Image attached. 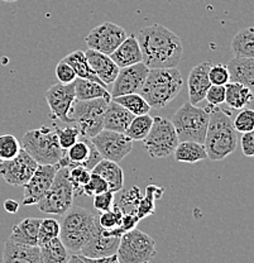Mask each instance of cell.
<instances>
[{"instance_id":"obj_55","label":"cell","mask_w":254,"mask_h":263,"mask_svg":"<svg viewBox=\"0 0 254 263\" xmlns=\"http://www.w3.org/2000/svg\"><path fill=\"white\" fill-rule=\"evenodd\" d=\"M144 263H149V262H144Z\"/></svg>"},{"instance_id":"obj_51","label":"cell","mask_w":254,"mask_h":263,"mask_svg":"<svg viewBox=\"0 0 254 263\" xmlns=\"http://www.w3.org/2000/svg\"><path fill=\"white\" fill-rule=\"evenodd\" d=\"M146 191L151 194L155 200H160L161 197L163 196V193H165V187H162V186H157V185H148L146 187Z\"/></svg>"},{"instance_id":"obj_47","label":"cell","mask_w":254,"mask_h":263,"mask_svg":"<svg viewBox=\"0 0 254 263\" xmlns=\"http://www.w3.org/2000/svg\"><path fill=\"white\" fill-rule=\"evenodd\" d=\"M205 99L211 106H220L225 103V86L223 85H211L206 91Z\"/></svg>"},{"instance_id":"obj_42","label":"cell","mask_w":254,"mask_h":263,"mask_svg":"<svg viewBox=\"0 0 254 263\" xmlns=\"http://www.w3.org/2000/svg\"><path fill=\"white\" fill-rule=\"evenodd\" d=\"M106 191H110L109 183L106 182L102 176H99V175L96 174H92L91 172V176H90L89 182H87L83 189L84 195L95 196L97 195V194L106 193Z\"/></svg>"},{"instance_id":"obj_45","label":"cell","mask_w":254,"mask_h":263,"mask_svg":"<svg viewBox=\"0 0 254 263\" xmlns=\"http://www.w3.org/2000/svg\"><path fill=\"white\" fill-rule=\"evenodd\" d=\"M155 201L157 200L153 197L149 193H144V195L142 196L141 201H139L138 208H136V215L138 218L144 219L147 216H151L155 213Z\"/></svg>"},{"instance_id":"obj_32","label":"cell","mask_w":254,"mask_h":263,"mask_svg":"<svg viewBox=\"0 0 254 263\" xmlns=\"http://www.w3.org/2000/svg\"><path fill=\"white\" fill-rule=\"evenodd\" d=\"M40 249L43 263H68L71 257L70 251L65 247L60 237L43 243L40 246Z\"/></svg>"},{"instance_id":"obj_52","label":"cell","mask_w":254,"mask_h":263,"mask_svg":"<svg viewBox=\"0 0 254 263\" xmlns=\"http://www.w3.org/2000/svg\"><path fill=\"white\" fill-rule=\"evenodd\" d=\"M4 209L5 212L9 214H15L19 210V202L17 200L8 199L4 201Z\"/></svg>"},{"instance_id":"obj_25","label":"cell","mask_w":254,"mask_h":263,"mask_svg":"<svg viewBox=\"0 0 254 263\" xmlns=\"http://www.w3.org/2000/svg\"><path fill=\"white\" fill-rule=\"evenodd\" d=\"M42 219L26 218L12 228L9 238L12 242L26 246H38V230Z\"/></svg>"},{"instance_id":"obj_21","label":"cell","mask_w":254,"mask_h":263,"mask_svg":"<svg viewBox=\"0 0 254 263\" xmlns=\"http://www.w3.org/2000/svg\"><path fill=\"white\" fill-rule=\"evenodd\" d=\"M3 263H43L38 246H26L8 239L3 251Z\"/></svg>"},{"instance_id":"obj_16","label":"cell","mask_w":254,"mask_h":263,"mask_svg":"<svg viewBox=\"0 0 254 263\" xmlns=\"http://www.w3.org/2000/svg\"><path fill=\"white\" fill-rule=\"evenodd\" d=\"M38 163L22 148L17 157L0 162V176L12 186H24L37 170Z\"/></svg>"},{"instance_id":"obj_37","label":"cell","mask_w":254,"mask_h":263,"mask_svg":"<svg viewBox=\"0 0 254 263\" xmlns=\"http://www.w3.org/2000/svg\"><path fill=\"white\" fill-rule=\"evenodd\" d=\"M90 176H91V171H89V170H86L83 166H76L72 167V168H68V179H70L71 185H72L73 195H84L83 189L89 182Z\"/></svg>"},{"instance_id":"obj_11","label":"cell","mask_w":254,"mask_h":263,"mask_svg":"<svg viewBox=\"0 0 254 263\" xmlns=\"http://www.w3.org/2000/svg\"><path fill=\"white\" fill-rule=\"evenodd\" d=\"M92 144L100 153L103 160L122 162L133 149V141L125 133L103 129L92 137Z\"/></svg>"},{"instance_id":"obj_48","label":"cell","mask_w":254,"mask_h":263,"mask_svg":"<svg viewBox=\"0 0 254 263\" xmlns=\"http://www.w3.org/2000/svg\"><path fill=\"white\" fill-rule=\"evenodd\" d=\"M239 142L243 155L245 157H254V129L243 133Z\"/></svg>"},{"instance_id":"obj_18","label":"cell","mask_w":254,"mask_h":263,"mask_svg":"<svg viewBox=\"0 0 254 263\" xmlns=\"http://www.w3.org/2000/svg\"><path fill=\"white\" fill-rule=\"evenodd\" d=\"M46 100L51 110V118L58 119L61 122L70 123L68 111L72 106L75 97V85L71 84H58L53 85L46 91Z\"/></svg>"},{"instance_id":"obj_49","label":"cell","mask_w":254,"mask_h":263,"mask_svg":"<svg viewBox=\"0 0 254 263\" xmlns=\"http://www.w3.org/2000/svg\"><path fill=\"white\" fill-rule=\"evenodd\" d=\"M141 219L138 218L136 214H123L122 216V223H120V229L123 233L129 232V230L135 229L136 224L139 223Z\"/></svg>"},{"instance_id":"obj_50","label":"cell","mask_w":254,"mask_h":263,"mask_svg":"<svg viewBox=\"0 0 254 263\" xmlns=\"http://www.w3.org/2000/svg\"><path fill=\"white\" fill-rule=\"evenodd\" d=\"M83 258L86 263H120L118 257H116V254H113V256H108V257H102V258H87V257H83Z\"/></svg>"},{"instance_id":"obj_36","label":"cell","mask_w":254,"mask_h":263,"mask_svg":"<svg viewBox=\"0 0 254 263\" xmlns=\"http://www.w3.org/2000/svg\"><path fill=\"white\" fill-rule=\"evenodd\" d=\"M21 149V142L13 134H0V162L17 157Z\"/></svg>"},{"instance_id":"obj_30","label":"cell","mask_w":254,"mask_h":263,"mask_svg":"<svg viewBox=\"0 0 254 263\" xmlns=\"http://www.w3.org/2000/svg\"><path fill=\"white\" fill-rule=\"evenodd\" d=\"M64 60L73 68V71H75L76 76H77L79 79H86V80H90V81L99 82V84H102L103 86H105L106 89H108V86H106V85L104 84V82L100 80L96 75H95L92 68L90 67L89 61H87L84 51L77 49V51L71 52V53L67 54Z\"/></svg>"},{"instance_id":"obj_15","label":"cell","mask_w":254,"mask_h":263,"mask_svg":"<svg viewBox=\"0 0 254 263\" xmlns=\"http://www.w3.org/2000/svg\"><path fill=\"white\" fill-rule=\"evenodd\" d=\"M149 68L143 62L120 68L115 80L111 84V99L128 94H139L146 81Z\"/></svg>"},{"instance_id":"obj_2","label":"cell","mask_w":254,"mask_h":263,"mask_svg":"<svg viewBox=\"0 0 254 263\" xmlns=\"http://www.w3.org/2000/svg\"><path fill=\"white\" fill-rule=\"evenodd\" d=\"M205 109L209 111V125L204 146L206 148L207 160L218 162L236 152L239 143L238 132L233 125L230 113L225 109L211 105H207Z\"/></svg>"},{"instance_id":"obj_14","label":"cell","mask_w":254,"mask_h":263,"mask_svg":"<svg viewBox=\"0 0 254 263\" xmlns=\"http://www.w3.org/2000/svg\"><path fill=\"white\" fill-rule=\"evenodd\" d=\"M102 160V156L92 144L91 139L81 136L75 144H72L68 149L64 151V156L60 160L58 166L66 167V168L83 166L89 171H91Z\"/></svg>"},{"instance_id":"obj_4","label":"cell","mask_w":254,"mask_h":263,"mask_svg":"<svg viewBox=\"0 0 254 263\" xmlns=\"http://www.w3.org/2000/svg\"><path fill=\"white\" fill-rule=\"evenodd\" d=\"M97 214L83 206H71L60 221V239L70 252L79 253L96 226Z\"/></svg>"},{"instance_id":"obj_39","label":"cell","mask_w":254,"mask_h":263,"mask_svg":"<svg viewBox=\"0 0 254 263\" xmlns=\"http://www.w3.org/2000/svg\"><path fill=\"white\" fill-rule=\"evenodd\" d=\"M54 132L57 134V139H58L60 147L62 148L64 151H66L70 148L72 144H75L76 142L79 141V138L81 137L80 129L77 127H57L54 125Z\"/></svg>"},{"instance_id":"obj_12","label":"cell","mask_w":254,"mask_h":263,"mask_svg":"<svg viewBox=\"0 0 254 263\" xmlns=\"http://www.w3.org/2000/svg\"><path fill=\"white\" fill-rule=\"evenodd\" d=\"M127 37V32L123 27L113 22H104L90 31L85 38V43L87 48L110 56Z\"/></svg>"},{"instance_id":"obj_17","label":"cell","mask_w":254,"mask_h":263,"mask_svg":"<svg viewBox=\"0 0 254 263\" xmlns=\"http://www.w3.org/2000/svg\"><path fill=\"white\" fill-rule=\"evenodd\" d=\"M58 170V164H38L34 174L23 186V205H37L51 187Z\"/></svg>"},{"instance_id":"obj_6","label":"cell","mask_w":254,"mask_h":263,"mask_svg":"<svg viewBox=\"0 0 254 263\" xmlns=\"http://www.w3.org/2000/svg\"><path fill=\"white\" fill-rule=\"evenodd\" d=\"M108 99H92V100H75L70 111L68 119L80 129V133L86 138H92L104 129V115L109 104Z\"/></svg>"},{"instance_id":"obj_38","label":"cell","mask_w":254,"mask_h":263,"mask_svg":"<svg viewBox=\"0 0 254 263\" xmlns=\"http://www.w3.org/2000/svg\"><path fill=\"white\" fill-rule=\"evenodd\" d=\"M60 221L56 219L46 218L42 219L38 230V247L42 246L43 243H47L54 238L60 237Z\"/></svg>"},{"instance_id":"obj_13","label":"cell","mask_w":254,"mask_h":263,"mask_svg":"<svg viewBox=\"0 0 254 263\" xmlns=\"http://www.w3.org/2000/svg\"><path fill=\"white\" fill-rule=\"evenodd\" d=\"M122 234L123 233L119 230L103 229L97 223L96 218L94 232L79 253L87 258H102L116 254Z\"/></svg>"},{"instance_id":"obj_9","label":"cell","mask_w":254,"mask_h":263,"mask_svg":"<svg viewBox=\"0 0 254 263\" xmlns=\"http://www.w3.org/2000/svg\"><path fill=\"white\" fill-rule=\"evenodd\" d=\"M73 197L75 195L68 179V168L60 167L51 187L37 202V208L45 214L64 215L72 206Z\"/></svg>"},{"instance_id":"obj_41","label":"cell","mask_w":254,"mask_h":263,"mask_svg":"<svg viewBox=\"0 0 254 263\" xmlns=\"http://www.w3.org/2000/svg\"><path fill=\"white\" fill-rule=\"evenodd\" d=\"M233 125L237 132L239 133H245L254 129V110L249 108L240 109L239 113L237 114L236 119L233 120Z\"/></svg>"},{"instance_id":"obj_44","label":"cell","mask_w":254,"mask_h":263,"mask_svg":"<svg viewBox=\"0 0 254 263\" xmlns=\"http://www.w3.org/2000/svg\"><path fill=\"white\" fill-rule=\"evenodd\" d=\"M114 199L115 195L111 191H106V193L97 194V195L92 196V204H94V209L97 213L109 212L113 209L114 206Z\"/></svg>"},{"instance_id":"obj_54","label":"cell","mask_w":254,"mask_h":263,"mask_svg":"<svg viewBox=\"0 0 254 263\" xmlns=\"http://www.w3.org/2000/svg\"><path fill=\"white\" fill-rule=\"evenodd\" d=\"M3 2H7V3H14V2H18V0H3Z\"/></svg>"},{"instance_id":"obj_3","label":"cell","mask_w":254,"mask_h":263,"mask_svg":"<svg viewBox=\"0 0 254 263\" xmlns=\"http://www.w3.org/2000/svg\"><path fill=\"white\" fill-rule=\"evenodd\" d=\"M182 85L184 79L176 67L151 68L139 94L151 108L161 109L180 94Z\"/></svg>"},{"instance_id":"obj_31","label":"cell","mask_w":254,"mask_h":263,"mask_svg":"<svg viewBox=\"0 0 254 263\" xmlns=\"http://www.w3.org/2000/svg\"><path fill=\"white\" fill-rule=\"evenodd\" d=\"M231 51L234 57L254 59V27L242 29L231 40Z\"/></svg>"},{"instance_id":"obj_20","label":"cell","mask_w":254,"mask_h":263,"mask_svg":"<svg viewBox=\"0 0 254 263\" xmlns=\"http://www.w3.org/2000/svg\"><path fill=\"white\" fill-rule=\"evenodd\" d=\"M87 61H89L90 67L95 72V75L102 80L106 86H110L115 80L116 75H118L120 68L118 65L111 60L109 54L102 53V52L94 51V49H87L85 52Z\"/></svg>"},{"instance_id":"obj_29","label":"cell","mask_w":254,"mask_h":263,"mask_svg":"<svg viewBox=\"0 0 254 263\" xmlns=\"http://www.w3.org/2000/svg\"><path fill=\"white\" fill-rule=\"evenodd\" d=\"M73 85H75L76 100H92L100 98L111 100L110 91L99 82L77 78L73 81Z\"/></svg>"},{"instance_id":"obj_27","label":"cell","mask_w":254,"mask_h":263,"mask_svg":"<svg viewBox=\"0 0 254 263\" xmlns=\"http://www.w3.org/2000/svg\"><path fill=\"white\" fill-rule=\"evenodd\" d=\"M254 94L244 85L229 81L225 85V103L233 110L247 108L253 101Z\"/></svg>"},{"instance_id":"obj_40","label":"cell","mask_w":254,"mask_h":263,"mask_svg":"<svg viewBox=\"0 0 254 263\" xmlns=\"http://www.w3.org/2000/svg\"><path fill=\"white\" fill-rule=\"evenodd\" d=\"M122 216L123 213L116 206H113V209L109 210V212L97 214V223H99V226L103 229L119 230V232H122V229H120Z\"/></svg>"},{"instance_id":"obj_34","label":"cell","mask_w":254,"mask_h":263,"mask_svg":"<svg viewBox=\"0 0 254 263\" xmlns=\"http://www.w3.org/2000/svg\"><path fill=\"white\" fill-rule=\"evenodd\" d=\"M153 125V117L149 114L144 115H135L133 120L130 122L129 127L125 130V134L134 141H143L148 136Z\"/></svg>"},{"instance_id":"obj_46","label":"cell","mask_w":254,"mask_h":263,"mask_svg":"<svg viewBox=\"0 0 254 263\" xmlns=\"http://www.w3.org/2000/svg\"><path fill=\"white\" fill-rule=\"evenodd\" d=\"M54 73H56L57 80L61 82V84H71V82H73L77 79L73 68L71 67L65 60H61V61L57 64Z\"/></svg>"},{"instance_id":"obj_23","label":"cell","mask_w":254,"mask_h":263,"mask_svg":"<svg viewBox=\"0 0 254 263\" xmlns=\"http://www.w3.org/2000/svg\"><path fill=\"white\" fill-rule=\"evenodd\" d=\"M228 66L230 81L244 85L254 94V59L233 57Z\"/></svg>"},{"instance_id":"obj_33","label":"cell","mask_w":254,"mask_h":263,"mask_svg":"<svg viewBox=\"0 0 254 263\" xmlns=\"http://www.w3.org/2000/svg\"><path fill=\"white\" fill-rule=\"evenodd\" d=\"M142 191L138 186H132L129 190H120L119 195L114 199V206L123 214H136L139 201L142 199Z\"/></svg>"},{"instance_id":"obj_1","label":"cell","mask_w":254,"mask_h":263,"mask_svg":"<svg viewBox=\"0 0 254 263\" xmlns=\"http://www.w3.org/2000/svg\"><path fill=\"white\" fill-rule=\"evenodd\" d=\"M142 62L151 68L176 67L181 62L184 46L177 34L162 24L144 27L136 33Z\"/></svg>"},{"instance_id":"obj_53","label":"cell","mask_w":254,"mask_h":263,"mask_svg":"<svg viewBox=\"0 0 254 263\" xmlns=\"http://www.w3.org/2000/svg\"><path fill=\"white\" fill-rule=\"evenodd\" d=\"M68 263H86V262L84 261V258L80 256V254H72V256L70 257V259H68Z\"/></svg>"},{"instance_id":"obj_24","label":"cell","mask_w":254,"mask_h":263,"mask_svg":"<svg viewBox=\"0 0 254 263\" xmlns=\"http://www.w3.org/2000/svg\"><path fill=\"white\" fill-rule=\"evenodd\" d=\"M110 57L119 68L142 62V51L135 35L132 34L125 38L122 45L110 54Z\"/></svg>"},{"instance_id":"obj_19","label":"cell","mask_w":254,"mask_h":263,"mask_svg":"<svg viewBox=\"0 0 254 263\" xmlns=\"http://www.w3.org/2000/svg\"><path fill=\"white\" fill-rule=\"evenodd\" d=\"M211 65L210 61L201 62L195 66L188 75V98H190V103L193 105L205 100L206 91L211 86V82L209 80V70Z\"/></svg>"},{"instance_id":"obj_35","label":"cell","mask_w":254,"mask_h":263,"mask_svg":"<svg viewBox=\"0 0 254 263\" xmlns=\"http://www.w3.org/2000/svg\"><path fill=\"white\" fill-rule=\"evenodd\" d=\"M113 100L124 106L133 115H144L149 114V111H151V106L141 94L122 95V97L113 98Z\"/></svg>"},{"instance_id":"obj_8","label":"cell","mask_w":254,"mask_h":263,"mask_svg":"<svg viewBox=\"0 0 254 263\" xmlns=\"http://www.w3.org/2000/svg\"><path fill=\"white\" fill-rule=\"evenodd\" d=\"M157 254L154 239L139 229L123 233L116 252L120 263L149 262Z\"/></svg>"},{"instance_id":"obj_22","label":"cell","mask_w":254,"mask_h":263,"mask_svg":"<svg viewBox=\"0 0 254 263\" xmlns=\"http://www.w3.org/2000/svg\"><path fill=\"white\" fill-rule=\"evenodd\" d=\"M134 117L135 115H133L124 106L115 103L111 99L105 110V115H104V129L125 133Z\"/></svg>"},{"instance_id":"obj_43","label":"cell","mask_w":254,"mask_h":263,"mask_svg":"<svg viewBox=\"0 0 254 263\" xmlns=\"http://www.w3.org/2000/svg\"><path fill=\"white\" fill-rule=\"evenodd\" d=\"M209 80L211 85H223L225 86L230 81V73H229L226 65H211L209 70Z\"/></svg>"},{"instance_id":"obj_7","label":"cell","mask_w":254,"mask_h":263,"mask_svg":"<svg viewBox=\"0 0 254 263\" xmlns=\"http://www.w3.org/2000/svg\"><path fill=\"white\" fill-rule=\"evenodd\" d=\"M180 142L193 141L204 143L209 125V111L186 101L171 119Z\"/></svg>"},{"instance_id":"obj_28","label":"cell","mask_w":254,"mask_h":263,"mask_svg":"<svg viewBox=\"0 0 254 263\" xmlns=\"http://www.w3.org/2000/svg\"><path fill=\"white\" fill-rule=\"evenodd\" d=\"M173 155L176 161L185 163H198L207 160L206 148L204 143L193 141L179 142Z\"/></svg>"},{"instance_id":"obj_26","label":"cell","mask_w":254,"mask_h":263,"mask_svg":"<svg viewBox=\"0 0 254 263\" xmlns=\"http://www.w3.org/2000/svg\"><path fill=\"white\" fill-rule=\"evenodd\" d=\"M91 172L102 176L109 183L111 193H119L124 189V172L119 163L109 160H102L91 170Z\"/></svg>"},{"instance_id":"obj_5","label":"cell","mask_w":254,"mask_h":263,"mask_svg":"<svg viewBox=\"0 0 254 263\" xmlns=\"http://www.w3.org/2000/svg\"><path fill=\"white\" fill-rule=\"evenodd\" d=\"M21 146L38 164H58L64 156L56 132L47 125L26 132Z\"/></svg>"},{"instance_id":"obj_10","label":"cell","mask_w":254,"mask_h":263,"mask_svg":"<svg viewBox=\"0 0 254 263\" xmlns=\"http://www.w3.org/2000/svg\"><path fill=\"white\" fill-rule=\"evenodd\" d=\"M142 142L152 158H165L174 152L180 139L171 120L163 117H154L148 136Z\"/></svg>"}]
</instances>
